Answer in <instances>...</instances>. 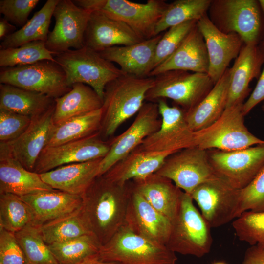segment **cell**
Listing matches in <instances>:
<instances>
[{
	"mask_svg": "<svg viewBox=\"0 0 264 264\" xmlns=\"http://www.w3.org/2000/svg\"><path fill=\"white\" fill-rule=\"evenodd\" d=\"M65 71L68 84L81 83L91 87L103 99L106 86L125 74L114 63L92 49L84 46L54 55Z\"/></svg>",
	"mask_w": 264,
	"mask_h": 264,
	"instance_id": "cell-6",
	"label": "cell"
},
{
	"mask_svg": "<svg viewBox=\"0 0 264 264\" xmlns=\"http://www.w3.org/2000/svg\"><path fill=\"white\" fill-rule=\"evenodd\" d=\"M166 246L175 253L201 258L211 250V227L195 207L190 194L183 192L177 213L171 221Z\"/></svg>",
	"mask_w": 264,
	"mask_h": 264,
	"instance_id": "cell-3",
	"label": "cell"
},
{
	"mask_svg": "<svg viewBox=\"0 0 264 264\" xmlns=\"http://www.w3.org/2000/svg\"><path fill=\"white\" fill-rule=\"evenodd\" d=\"M75 264H121L113 262H108L101 260L97 254H95L83 259Z\"/></svg>",
	"mask_w": 264,
	"mask_h": 264,
	"instance_id": "cell-50",
	"label": "cell"
},
{
	"mask_svg": "<svg viewBox=\"0 0 264 264\" xmlns=\"http://www.w3.org/2000/svg\"><path fill=\"white\" fill-rule=\"evenodd\" d=\"M161 125L157 103H144L132 124L110 142V149L102 159L98 176L139 146L147 137L158 130Z\"/></svg>",
	"mask_w": 264,
	"mask_h": 264,
	"instance_id": "cell-16",
	"label": "cell"
},
{
	"mask_svg": "<svg viewBox=\"0 0 264 264\" xmlns=\"http://www.w3.org/2000/svg\"><path fill=\"white\" fill-rule=\"evenodd\" d=\"M129 182L121 185L98 176L81 195L83 216L101 245L124 224L132 187Z\"/></svg>",
	"mask_w": 264,
	"mask_h": 264,
	"instance_id": "cell-1",
	"label": "cell"
},
{
	"mask_svg": "<svg viewBox=\"0 0 264 264\" xmlns=\"http://www.w3.org/2000/svg\"><path fill=\"white\" fill-rule=\"evenodd\" d=\"M208 16L221 32L239 35L245 44H259L264 23L257 0H212Z\"/></svg>",
	"mask_w": 264,
	"mask_h": 264,
	"instance_id": "cell-5",
	"label": "cell"
},
{
	"mask_svg": "<svg viewBox=\"0 0 264 264\" xmlns=\"http://www.w3.org/2000/svg\"><path fill=\"white\" fill-rule=\"evenodd\" d=\"M43 60L56 61L54 54L45 46V42L36 41L15 48L0 49V67L31 64Z\"/></svg>",
	"mask_w": 264,
	"mask_h": 264,
	"instance_id": "cell-40",
	"label": "cell"
},
{
	"mask_svg": "<svg viewBox=\"0 0 264 264\" xmlns=\"http://www.w3.org/2000/svg\"><path fill=\"white\" fill-rule=\"evenodd\" d=\"M264 101V64L256 85L249 97L243 104L242 112L244 116L258 104Z\"/></svg>",
	"mask_w": 264,
	"mask_h": 264,
	"instance_id": "cell-47",
	"label": "cell"
},
{
	"mask_svg": "<svg viewBox=\"0 0 264 264\" xmlns=\"http://www.w3.org/2000/svg\"><path fill=\"white\" fill-rule=\"evenodd\" d=\"M16 30V26L10 23L3 17L0 19V40L2 41Z\"/></svg>",
	"mask_w": 264,
	"mask_h": 264,
	"instance_id": "cell-49",
	"label": "cell"
},
{
	"mask_svg": "<svg viewBox=\"0 0 264 264\" xmlns=\"http://www.w3.org/2000/svg\"><path fill=\"white\" fill-rule=\"evenodd\" d=\"M207 152L217 176L237 189L248 185L264 166V143L235 151Z\"/></svg>",
	"mask_w": 264,
	"mask_h": 264,
	"instance_id": "cell-11",
	"label": "cell"
},
{
	"mask_svg": "<svg viewBox=\"0 0 264 264\" xmlns=\"http://www.w3.org/2000/svg\"><path fill=\"white\" fill-rule=\"evenodd\" d=\"M243 103L226 107L220 117L207 127L194 132L195 146L208 150L235 151L264 143L248 130Z\"/></svg>",
	"mask_w": 264,
	"mask_h": 264,
	"instance_id": "cell-8",
	"label": "cell"
},
{
	"mask_svg": "<svg viewBox=\"0 0 264 264\" xmlns=\"http://www.w3.org/2000/svg\"><path fill=\"white\" fill-rule=\"evenodd\" d=\"M110 147V142L104 141L99 132L79 140L46 147L38 157L33 172L40 174L65 165L103 158Z\"/></svg>",
	"mask_w": 264,
	"mask_h": 264,
	"instance_id": "cell-17",
	"label": "cell"
},
{
	"mask_svg": "<svg viewBox=\"0 0 264 264\" xmlns=\"http://www.w3.org/2000/svg\"><path fill=\"white\" fill-rule=\"evenodd\" d=\"M48 245L59 264H75L97 254L101 246L93 234Z\"/></svg>",
	"mask_w": 264,
	"mask_h": 264,
	"instance_id": "cell-39",
	"label": "cell"
},
{
	"mask_svg": "<svg viewBox=\"0 0 264 264\" xmlns=\"http://www.w3.org/2000/svg\"><path fill=\"white\" fill-rule=\"evenodd\" d=\"M260 45L264 49V38L260 43Z\"/></svg>",
	"mask_w": 264,
	"mask_h": 264,
	"instance_id": "cell-53",
	"label": "cell"
},
{
	"mask_svg": "<svg viewBox=\"0 0 264 264\" xmlns=\"http://www.w3.org/2000/svg\"><path fill=\"white\" fill-rule=\"evenodd\" d=\"M100 259L121 264H176L177 257L165 245L140 236L123 225L97 253Z\"/></svg>",
	"mask_w": 264,
	"mask_h": 264,
	"instance_id": "cell-4",
	"label": "cell"
},
{
	"mask_svg": "<svg viewBox=\"0 0 264 264\" xmlns=\"http://www.w3.org/2000/svg\"><path fill=\"white\" fill-rule=\"evenodd\" d=\"M25 264H59L44 241L40 226L31 224L15 233Z\"/></svg>",
	"mask_w": 264,
	"mask_h": 264,
	"instance_id": "cell-38",
	"label": "cell"
},
{
	"mask_svg": "<svg viewBox=\"0 0 264 264\" xmlns=\"http://www.w3.org/2000/svg\"><path fill=\"white\" fill-rule=\"evenodd\" d=\"M232 227L240 241L264 248V211L243 212L234 220Z\"/></svg>",
	"mask_w": 264,
	"mask_h": 264,
	"instance_id": "cell-41",
	"label": "cell"
},
{
	"mask_svg": "<svg viewBox=\"0 0 264 264\" xmlns=\"http://www.w3.org/2000/svg\"><path fill=\"white\" fill-rule=\"evenodd\" d=\"M175 152L145 151L136 148L102 176L121 185L131 179H142L156 173L166 158Z\"/></svg>",
	"mask_w": 264,
	"mask_h": 264,
	"instance_id": "cell-25",
	"label": "cell"
},
{
	"mask_svg": "<svg viewBox=\"0 0 264 264\" xmlns=\"http://www.w3.org/2000/svg\"><path fill=\"white\" fill-rule=\"evenodd\" d=\"M0 263L25 264L22 250L15 234L0 227Z\"/></svg>",
	"mask_w": 264,
	"mask_h": 264,
	"instance_id": "cell-46",
	"label": "cell"
},
{
	"mask_svg": "<svg viewBox=\"0 0 264 264\" xmlns=\"http://www.w3.org/2000/svg\"><path fill=\"white\" fill-rule=\"evenodd\" d=\"M124 225L140 236L165 245L171 228V221L136 191L132 184Z\"/></svg>",
	"mask_w": 264,
	"mask_h": 264,
	"instance_id": "cell-20",
	"label": "cell"
},
{
	"mask_svg": "<svg viewBox=\"0 0 264 264\" xmlns=\"http://www.w3.org/2000/svg\"><path fill=\"white\" fill-rule=\"evenodd\" d=\"M190 195L211 228L224 225L238 217L240 190L219 177L200 184Z\"/></svg>",
	"mask_w": 264,
	"mask_h": 264,
	"instance_id": "cell-13",
	"label": "cell"
},
{
	"mask_svg": "<svg viewBox=\"0 0 264 264\" xmlns=\"http://www.w3.org/2000/svg\"><path fill=\"white\" fill-rule=\"evenodd\" d=\"M52 190L39 174L27 170L0 150V194L10 193L22 197Z\"/></svg>",
	"mask_w": 264,
	"mask_h": 264,
	"instance_id": "cell-28",
	"label": "cell"
},
{
	"mask_svg": "<svg viewBox=\"0 0 264 264\" xmlns=\"http://www.w3.org/2000/svg\"><path fill=\"white\" fill-rule=\"evenodd\" d=\"M246 211H264V166L248 185L240 190L237 217Z\"/></svg>",
	"mask_w": 264,
	"mask_h": 264,
	"instance_id": "cell-43",
	"label": "cell"
},
{
	"mask_svg": "<svg viewBox=\"0 0 264 264\" xmlns=\"http://www.w3.org/2000/svg\"><path fill=\"white\" fill-rule=\"evenodd\" d=\"M134 190L156 210L171 221L177 211L183 191L172 180L156 173L132 180Z\"/></svg>",
	"mask_w": 264,
	"mask_h": 264,
	"instance_id": "cell-27",
	"label": "cell"
},
{
	"mask_svg": "<svg viewBox=\"0 0 264 264\" xmlns=\"http://www.w3.org/2000/svg\"><path fill=\"white\" fill-rule=\"evenodd\" d=\"M264 23V0H258Z\"/></svg>",
	"mask_w": 264,
	"mask_h": 264,
	"instance_id": "cell-51",
	"label": "cell"
},
{
	"mask_svg": "<svg viewBox=\"0 0 264 264\" xmlns=\"http://www.w3.org/2000/svg\"><path fill=\"white\" fill-rule=\"evenodd\" d=\"M197 25L204 38L207 50V74L215 84L228 68L231 61L237 57L244 43L237 34H225L220 31L207 14L197 22Z\"/></svg>",
	"mask_w": 264,
	"mask_h": 264,
	"instance_id": "cell-19",
	"label": "cell"
},
{
	"mask_svg": "<svg viewBox=\"0 0 264 264\" xmlns=\"http://www.w3.org/2000/svg\"><path fill=\"white\" fill-rule=\"evenodd\" d=\"M59 0H48L27 23L1 42L0 49L15 48L36 41L46 42L54 9Z\"/></svg>",
	"mask_w": 264,
	"mask_h": 264,
	"instance_id": "cell-34",
	"label": "cell"
},
{
	"mask_svg": "<svg viewBox=\"0 0 264 264\" xmlns=\"http://www.w3.org/2000/svg\"><path fill=\"white\" fill-rule=\"evenodd\" d=\"M145 100L155 102L169 98L187 111L198 104L210 91L215 83L206 73L170 70L154 77Z\"/></svg>",
	"mask_w": 264,
	"mask_h": 264,
	"instance_id": "cell-9",
	"label": "cell"
},
{
	"mask_svg": "<svg viewBox=\"0 0 264 264\" xmlns=\"http://www.w3.org/2000/svg\"><path fill=\"white\" fill-rule=\"evenodd\" d=\"M212 0H176L168 4L158 22L155 35L185 22L198 21L207 14Z\"/></svg>",
	"mask_w": 264,
	"mask_h": 264,
	"instance_id": "cell-36",
	"label": "cell"
},
{
	"mask_svg": "<svg viewBox=\"0 0 264 264\" xmlns=\"http://www.w3.org/2000/svg\"><path fill=\"white\" fill-rule=\"evenodd\" d=\"M154 80V77L124 74L106 86L99 132L103 139L113 136L123 123L138 113Z\"/></svg>",
	"mask_w": 264,
	"mask_h": 264,
	"instance_id": "cell-2",
	"label": "cell"
},
{
	"mask_svg": "<svg viewBox=\"0 0 264 264\" xmlns=\"http://www.w3.org/2000/svg\"><path fill=\"white\" fill-rule=\"evenodd\" d=\"M55 103L50 97L8 84H0V110L31 118L46 111Z\"/></svg>",
	"mask_w": 264,
	"mask_h": 264,
	"instance_id": "cell-32",
	"label": "cell"
},
{
	"mask_svg": "<svg viewBox=\"0 0 264 264\" xmlns=\"http://www.w3.org/2000/svg\"><path fill=\"white\" fill-rule=\"evenodd\" d=\"M262 109L264 111V101L263 102V105L262 106Z\"/></svg>",
	"mask_w": 264,
	"mask_h": 264,
	"instance_id": "cell-54",
	"label": "cell"
},
{
	"mask_svg": "<svg viewBox=\"0 0 264 264\" xmlns=\"http://www.w3.org/2000/svg\"><path fill=\"white\" fill-rule=\"evenodd\" d=\"M32 118L0 110V142H9L18 138L28 128Z\"/></svg>",
	"mask_w": 264,
	"mask_h": 264,
	"instance_id": "cell-44",
	"label": "cell"
},
{
	"mask_svg": "<svg viewBox=\"0 0 264 264\" xmlns=\"http://www.w3.org/2000/svg\"><path fill=\"white\" fill-rule=\"evenodd\" d=\"M264 64V49L260 44H244L230 70L226 107L244 103L254 78L258 79Z\"/></svg>",
	"mask_w": 264,
	"mask_h": 264,
	"instance_id": "cell-22",
	"label": "cell"
},
{
	"mask_svg": "<svg viewBox=\"0 0 264 264\" xmlns=\"http://www.w3.org/2000/svg\"><path fill=\"white\" fill-rule=\"evenodd\" d=\"M197 22L193 20L185 22L170 28L162 34L155 48L150 72L175 52Z\"/></svg>",
	"mask_w": 264,
	"mask_h": 264,
	"instance_id": "cell-42",
	"label": "cell"
},
{
	"mask_svg": "<svg viewBox=\"0 0 264 264\" xmlns=\"http://www.w3.org/2000/svg\"><path fill=\"white\" fill-rule=\"evenodd\" d=\"M54 104L46 111L32 118L26 131L11 141L0 142V150L18 161L25 169L33 171L40 153L46 147L53 125Z\"/></svg>",
	"mask_w": 264,
	"mask_h": 264,
	"instance_id": "cell-18",
	"label": "cell"
},
{
	"mask_svg": "<svg viewBox=\"0 0 264 264\" xmlns=\"http://www.w3.org/2000/svg\"><path fill=\"white\" fill-rule=\"evenodd\" d=\"M212 264H227L226 263L223 261H217V262H214Z\"/></svg>",
	"mask_w": 264,
	"mask_h": 264,
	"instance_id": "cell-52",
	"label": "cell"
},
{
	"mask_svg": "<svg viewBox=\"0 0 264 264\" xmlns=\"http://www.w3.org/2000/svg\"><path fill=\"white\" fill-rule=\"evenodd\" d=\"M39 0H1L0 13L10 23L23 27L28 22V17Z\"/></svg>",
	"mask_w": 264,
	"mask_h": 264,
	"instance_id": "cell-45",
	"label": "cell"
},
{
	"mask_svg": "<svg viewBox=\"0 0 264 264\" xmlns=\"http://www.w3.org/2000/svg\"><path fill=\"white\" fill-rule=\"evenodd\" d=\"M230 78L228 68L207 95L198 104L185 111L186 120L193 132L207 127L222 115L227 105Z\"/></svg>",
	"mask_w": 264,
	"mask_h": 264,
	"instance_id": "cell-30",
	"label": "cell"
},
{
	"mask_svg": "<svg viewBox=\"0 0 264 264\" xmlns=\"http://www.w3.org/2000/svg\"><path fill=\"white\" fill-rule=\"evenodd\" d=\"M31 208L34 224L41 226L81 207V196L53 189L21 197Z\"/></svg>",
	"mask_w": 264,
	"mask_h": 264,
	"instance_id": "cell-29",
	"label": "cell"
},
{
	"mask_svg": "<svg viewBox=\"0 0 264 264\" xmlns=\"http://www.w3.org/2000/svg\"><path fill=\"white\" fill-rule=\"evenodd\" d=\"M162 34L139 43L107 48L99 53L106 60L116 63L125 74L148 77L157 44Z\"/></svg>",
	"mask_w": 264,
	"mask_h": 264,
	"instance_id": "cell-24",
	"label": "cell"
},
{
	"mask_svg": "<svg viewBox=\"0 0 264 264\" xmlns=\"http://www.w3.org/2000/svg\"><path fill=\"white\" fill-rule=\"evenodd\" d=\"M242 264H264V248L251 245L246 249Z\"/></svg>",
	"mask_w": 264,
	"mask_h": 264,
	"instance_id": "cell-48",
	"label": "cell"
},
{
	"mask_svg": "<svg viewBox=\"0 0 264 264\" xmlns=\"http://www.w3.org/2000/svg\"><path fill=\"white\" fill-rule=\"evenodd\" d=\"M102 117L101 108L57 124H53L46 147L79 140L99 132Z\"/></svg>",
	"mask_w": 264,
	"mask_h": 264,
	"instance_id": "cell-33",
	"label": "cell"
},
{
	"mask_svg": "<svg viewBox=\"0 0 264 264\" xmlns=\"http://www.w3.org/2000/svg\"><path fill=\"white\" fill-rule=\"evenodd\" d=\"M91 11L82 8L71 0H59L53 16V29L45 42L47 49L54 55L84 46V35Z\"/></svg>",
	"mask_w": 264,
	"mask_h": 264,
	"instance_id": "cell-15",
	"label": "cell"
},
{
	"mask_svg": "<svg viewBox=\"0 0 264 264\" xmlns=\"http://www.w3.org/2000/svg\"><path fill=\"white\" fill-rule=\"evenodd\" d=\"M40 230L47 245L69 241L87 234H92L84 219L81 207L40 226Z\"/></svg>",
	"mask_w": 264,
	"mask_h": 264,
	"instance_id": "cell-35",
	"label": "cell"
},
{
	"mask_svg": "<svg viewBox=\"0 0 264 264\" xmlns=\"http://www.w3.org/2000/svg\"><path fill=\"white\" fill-rule=\"evenodd\" d=\"M208 68L209 58L205 42L196 24L175 52L154 68L148 77L176 70L207 74Z\"/></svg>",
	"mask_w": 264,
	"mask_h": 264,
	"instance_id": "cell-23",
	"label": "cell"
},
{
	"mask_svg": "<svg viewBox=\"0 0 264 264\" xmlns=\"http://www.w3.org/2000/svg\"><path fill=\"white\" fill-rule=\"evenodd\" d=\"M0 264H2L1 263H0Z\"/></svg>",
	"mask_w": 264,
	"mask_h": 264,
	"instance_id": "cell-55",
	"label": "cell"
},
{
	"mask_svg": "<svg viewBox=\"0 0 264 264\" xmlns=\"http://www.w3.org/2000/svg\"><path fill=\"white\" fill-rule=\"evenodd\" d=\"M161 119L160 128L147 137L137 147L145 151L176 152L195 146L194 132L185 119V110L176 105L170 106L165 99L157 101Z\"/></svg>",
	"mask_w": 264,
	"mask_h": 264,
	"instance_id": "cell-14",
	"label": "cell"
},
{
	"mask_svg": "<svg viewBox=\"0 0 264 264\" xmlns=\"http://www.w3.org/2000/svg\"><path fill=\"white\" fill-rule=\"evenodd\" d=\"M31 224H34L32 211L21 197L0 194V227L15 234Z\"/></svg>",
	"mask_w": 264,
	"mask_h": 264,
	"instance_id": "cell-37",
	"label": "cell"
},
{
	"mask_svg": "<svg viewBox=\"0 0 264 264\" xmlns=\"http://www.w3.org/2000/svg\"><path fill=\"white\" fill-rule=\"evenodd\" d=\"M103 99L90 86L81 83L71 85V89L55 99L53 124L102 108Z\"/></svg>",
	"mask_w": 264,
	"mask_h": 264,
	"instance_id": "cell-31",
	"label": "cell"
},
{
	"mask_svg": "<svg viewBox=\"0 0 264 264\" xmlns=\"http://www.w3.org/2000/svg\"><path fill=\"white\" fill-rule=\"evenodd\" d=\"M102 159L63 165L40 176L53 189L81 196L99 176Z\"/></svg>",
	"mask_w": 264,
	"mask_h": 264,
	"instance_id": "cell-26",
	"label": "cell"
},
{
	"mask_svg": "<svg viewBox=\"0 0 264 264\" xmlns=\"http://www.w3.org/2000/svg\"><path fill=\"white\" fill-rule=\"evenodd\" d=\"M78 6L90 11H98L122 22L142 39L155 36L156 25L168 3L163 0H148L138 3L126 0H74Z\"/></svg>",
	"mask_w": 264,
	"mask_h": 264,
	"instance_id": "cell-7",
	"label": "cell"
},
{
	"mask_svg": "<svg viewBox=\"0 0 264 264\" xmlns=\"http://www.w3.org/2000/svg\"><path fill=\"white\" fill-rule=\"evenodd\" d=\"M143 40L125 23L93 11L85 33L84 44L99 52L110 47L129 45Z\"/></svg>",
	"mask_w": 264,
	"mask_h": 264,
	"instance_id": "cell-21",
	"label": "cell"
},
{
	"mask_svg": "<svg viewBox=\"0 0 264 264\" xmlns=\"http://www.w3.org/2000/svg\"><path fill=\"white\" fill-rule=\"evenodd\" d=\"M155 173L169 178L190 195L200 184L218 177L211 165L207 150L196 146L171 154Z\"/></svg>",
	"mask_w": 264,
	"mask_h": 264,
	"instance_id": "cell-12",
	"label": "cell"
},
{
	"mask_svg": "<svg viewBox=\"0 0 264 264\" xmlns=\"http://www.w3.org/2000/svg\"><path fill=\"white\" fill-rule=\"evenodd\" d=\"M0 83L39 92L54 99L63 96L71 89L62 67L56 61L49 60L0 67Z\"/></svg>",
	"mask_w": 264,
	"mask_h": 264,
	"instance_id": "cell-10",
	"label": "cell"
}]
</instances>
